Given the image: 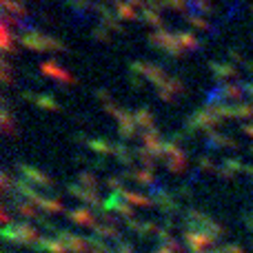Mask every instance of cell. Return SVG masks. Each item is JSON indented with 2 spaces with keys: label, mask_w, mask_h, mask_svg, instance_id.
<instances>
[{
  "label": "cell",
  "mask_w": 253,
  "mask_h": 253,
  "mask_svg": "<svg viewBox=\"0 0 253 253\" xmlns=\"http://www.w3.org/2000/svg\"><path fill=\"white\" fill-rule=\"evenodd\" d=\"M116 4H118V13H120V16H123V18H133V16H135V13L131 11L129 2H123V0H118V2H116Z\"/></svg>",
  "instance_id": "1"
},
{
  "label": "cell",
  "mask_w": 253,
  "mask_h": 253,
  "mask_svg": "<svg viewBox=\"0 0 253 253\" xmlns=\"http://www.w3.org/2000/svg\"><path fill=\"white\" fill-rule=\"evenodd\" d=\"M147 18H149V22H160V20H158L156 13H147Z\"/></svg>",
  "instance_id": "2"
}]
</instances>
